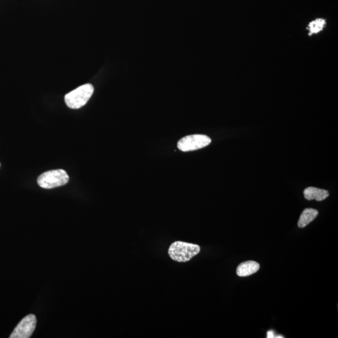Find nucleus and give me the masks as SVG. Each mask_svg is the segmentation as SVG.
Returning <instances> with one entry per match:
<instances>
[{
  "mask_svg": "<svg viewBox=\"0 0 338 338\" xmlns=\"http://www.w3.org/2000/svg\"><path fill=\"white\" fill-rule=\"evenodd\" d=\"M200 251L201 247L198 245L176 241L171 244L168 250V253L173 261L185 263L198 255Z\"/></svg>",
  "mask_w": 338,
  "mask_h": 338,
  "instance_id": "nucleus-1",
  "label": "nucleus"
},
{
  "mask_svg": "<svg viewBox=\"0 0 338 338\" xmlns=\"http://www.w3.org/2000/svg\"><path fill=\"white\" fill-rule=\"evenodd\" d=\"M94 92L93 85L87 83L67 94L65 97V101L71 109H78L88 102Z\"/></svg>",
  "mask_w": 338,
  "mask_h": 338,
  "instance_id": "nucleus-2",
  "label": "nucleus"
},
{
  "mask_svg": "<svg viewBox=\"0 0 338 338\" xmlns=\"http://www.w3.org/2000/svg\"><path fill=\"white\" fill-rule=\"evenodd\" d=\"M69 181V176L63 169H57L44 172L39 176L37 183L41 188L51 189L66 185Z\"/></svg>",
  "mask_w": 338,
  "mask_h": 338,
  "instance_id": "nucleus-3",
  "label": "nucleus"
},
{
  "mask_svg": "<svg viewBox=\"0 0 338 338\" xmlns=\"http://www.w3.org/2000/svg\"><path fill=\"white\" fill-rule=\"evenodd\" d=\"M211 138L201 134L184 136L177 143V148L182 152L194 151L207 147L211 143Z\"/></svg>",
  "mask_w": 338,
  "mask_h": 338,
  "instance_id": "nucleus-4",
  "label": "nucleus"
},
{
  "mask_svg": "<svg viewBox=\"0 0 338 338\" xmlns=\"http://www.w3.org/2000/svg\"><path fill=\"white\" fill-rule=\"evenodd\" d=\"M36 319L34 314H29L25 316L18 323L11 333L10 338H29L34 332L36 327Z\"/></svg>",
  "mask_w": 338,
  "mask_h": 338,
  "instance_id": "nucleus-5",
  "label": "nucleus"
},
{
  "mask_svg": "<svg viewBox=\"0 0 338 338\" xmlns=\"http://www.w3.org/2000/svg\"><path fill=\"white\" fill-rule=\"evenodd\" d=\"M259 268H260V266L256 261H245L238 266L236 273L240 277L249 276L258 272Z\"/></svg>",
  "mask_w": 338,
  "mask_h": 338,
  "instance_id": "nucleus-6",
  "label": "nucleus"
},
{
  "mask_svg": "<svg viewBox=\"0 0 338 338\" xmlns=\"http://www.w3.org/2000/svg\"><path fill=\"white\" fill-rule=\"evenodd\" d=\"M330 194L325 189L316 188V187H309L305 189L304 196L305 199L308 201L316 200L322 201L328 198Z\"/></svg>",
  "mask_w": 338,
  "mask_h": 338,
  "instance_id": "nucleus-7",
  "label": "nucleus"
},
{
  "mask_svg": "<svg viewBox=\"0 0 338 338\" xmlns=\"http://www.w3.org/2000/svg\"><path fill=\"white\" fill-rule=\"evenodd\" d=\"M319 212L318 210L311 208H307L303 210L299 219L298 225L299 228H303L308 225L312 221H313L318 216Z\"/></svg>",
  "mask_w": 338,
  "mask_h": 338,
  "instance_id": "nucleus-8",
  "label": "nucleus"
},
{
  "mask_svg": "<svg viewBox=\"0 0 338 338\" xmlns=\"http://www.w3.org/2000/svg\"><path fill=\"white\" fill-rule=\"evenodd\" d=\"M326 25V20L323 18H318L310 22L307 25V30H308L309 36L319 33L323 31Z\"/></svg>",
  "mask_w": 338,
  "mask_h": 338,
  "instance_id": "nucleus-9",
  "label": "nucleus"
},
{
  "mask_svg": "<svg viewBox=\"0 0 338 338\" xmlns=\"http://www.w3.org/2000/svg\"><path fill=\"white\" fill-rule=\"evenodd\" d=\"M274 333H273V332H272V331H270V332H269L268 333V337H267V338H274Z\"/></svg>",
  "mask_w": 338,
  "mask_h": 338,
  "instance_id": "nucleus-10",
  "label": "nucleus"
},
{
  "mask_svg": "<svg viewBox=\"0 0 338 338\" xmlns=\"http://www.w3.org/2000/svg\"><path fill=\"white\" fill-rule=\"evenodd\" d=\"M0 166H1V164H0Z\"/></svg>",
  "mask_w": 338,
  "mask_h": 338,
  "instance_id": "nucleus-11",
  "label": "nucleus"
}]
</instances>
